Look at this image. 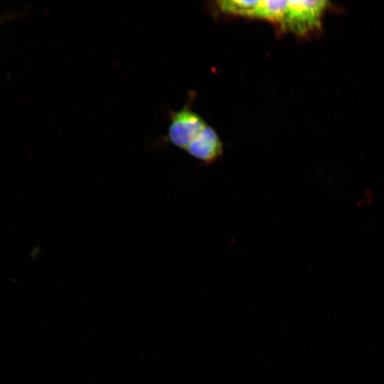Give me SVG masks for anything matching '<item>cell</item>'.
Instances as JSON below:
<instances>
[{
  "label": "cell",
  "mask_w": 384,
  "mask_h": 384,
  "mask_svg": "<svg viewBox=\"0 0 384 384\" xmlns=\"http://www.w3.org/2000/svg\"><path fill=\"white\" fill-rule=\"evenodd\" d=\"M327 8L326 1H288L279 24L298 36L311 34L321 30L322 18Z\"/></svg>",
  "instance_id": "1"
},
{
  "label": "cell",
  "mask_w": 384,
  "mask_h": 384,
  "mask_svg": "<svg viewBox=\"0 0 384 384\" xmlns=\"http://www.w3.org/2000/svg\"><path fill=\"white\" fill-rule=\"evenodd\" d=\"M206 125L197 113L183 108L171 114L168 138L173 144L185 149Z\"/></svg>",
  "instance_id": "2"
},
{
  "label": "cell",
  "mask_w": 384,
  "mask_h": 384,
  "mask_svg": "<svg viewBox=\"0 0 384 384\" xmlns=\"http://www.w3.org/2000/svg\"><path fill=\"white\" fill-rule=\"evenodd\" d=\"M185 150L205 163H211L223 154V143L217 132L206 125Z\"/></svg>",
  "instance_id": "3"
},
{
  "label": "cell",
  "mask_w": 384,
  "mask_h": 384,
  "mask_svg": "<svg viewBox=\"0 0 384 384\" xmlns=\"http://www.w3.org/2000/svg\"><path fill=\"white\" fill-rule=\"evenodd\" d=\"M287 4L288 1L259 0L250 17L279 23L284 15Z\"/></svg>",
  "instance_id": "4"
},
{
  "label": "cell",
  "mask_w": 384,
  "mask_h": 384,
  "mask_svg": "<svg viewBox=\"0 0 384 384\" xmlns=\"http://www.w3.org/2000/svg\"><path fill=\"white\" fill-rule=\"evenodd\" d=\"M259 0H225L218 1V6L223 12L250 17Z\"/></svg>",
  "instance_id": "5"
}]
</instances>
